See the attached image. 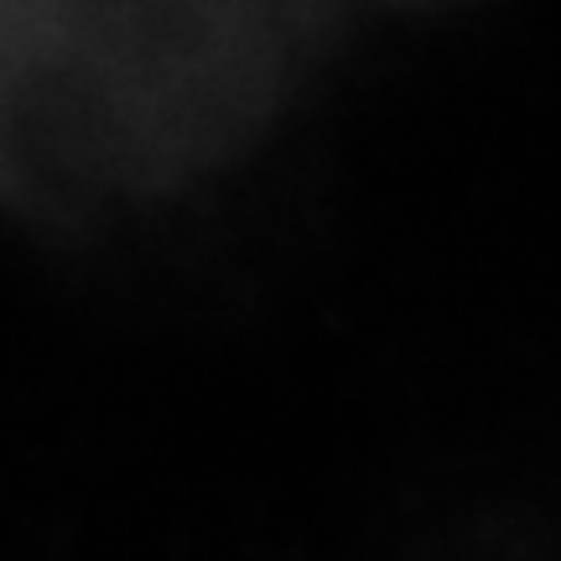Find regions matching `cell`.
I'll return each instance as SVG.
<instances>
[]
</instances>
